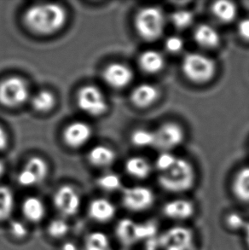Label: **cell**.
<instances>
[{"label":"cell","mask_w":249,"mask_h":250,"mask_svg":"<svg viewBox=\"0 0 249 250\" xmlns=\"http://www.w3.org/2000/svg\"><path fill=\"white\" fill-rule=\"evenodd\" d=\"M212 12L216 18L224 23L232 21L236 17V6L229 1H218L212 5Z\"/></svg>","instance_id":"cell-24"},{"label":"cell","mask_w":249,"mask_h":250,"mask_svg":"<svg viewBox=\"0 0 249 250\" xmlns=\"http://www.w3.org/2000/svg\"><path fill=\"white\" fill-rule=\"evenodd\" d=\"M131 140L133 146L139 148H147L152 146L155 147V132L147 129H138L132 132Z\"/></svg>","instance_id":"cell-28"},{"label":"cell","mask_w":249,"mask_h":250,"mask_svg":"<svg viewBox=\"0 0 249 250\" xmlns=\"http://www.w3.org/2000/svg\"><path fill=\"white\" fill-rule=\"evenodd\" d=\"M92 129L84 122H74L67 125L63 132L64 142L71 148L84 146L91 139Z\"/></svg>","instance_id":"cell-13"},{"label":"cell","mask_w":249,"mask_h":250,"mask_svg":"<svg viewBox=\"0 0 249 250\" xmlns=\"http://www.w3.org/2000/svg\"><path fill=\"white\" fill-rule=\"evenodd\" d=\"M194 40L195 43H197L200 46L207 49L217 47L220 43L219 32L208 24L199 25L195 28Z\"/></svg>","instance_id":"cell-19"},{"label":"cell","mask_w":249,"mask_h":250,"mask_svg":"<svg viewBox=\"0 0 249 250\" xmlns=\"http://www.w3.org/2000/svg\"><path fill=\"white\" fill-rule=\"evenodd\" d=\"M125 171L129 175L137 179H145L150 175L152 172L151 164L148 160L140 156H133L126 161Z\"/></svg>","instance_id":"cell-22"},{"label":"cell","mask_w":249,"mask_h":250,"mask_svg":"<svg viewBox=\"0 0 249 250\" xmlns=\"http://www.w3.org/2000/svg\"><path fill=\"white\" fill-rule=\"evenodd\" d=\"M159 246L162 250H195V235L187 227H171L159 237Z\"/></svg>","instance_id":"cell-6"},{"label":"cell","mask_w":249,"mask_h":250,"mask_svg":"<svg viewBox=\"0 0 249 250\" xmlns=\"http://www.w3.org/2000/svg\"><path fill=\"white\" fill-rule=\"evenodd\" d=\"M48 173V167L44 159L39 156L31 157L17 176L21 186L30 187L43 182Z\"/></svg>","instance_id":"cell-10"},{"label":"cell","mask_w":249,"mask_h":250,"mask_svg":"<svg viewBox=\"0 0 249 250\" xmlns=\"http://www.w3.org/2000/svg\"><path fill=\"white\" fill-rule=\"evenodd\" d=\"M177 156L170 151H162L155 161V167L159 172H165L175 163Z\"/></svg>","instance_id":"cell-32"},{"label":"cell","mask_w":249,"mask_h":250,"mask_svg":"<svg viewBox=\"0 0 249 250\" xmlns=\"http://www.w3.org/2000/svg\"><path fill=\"white\" fill-rule=\"evenodd\" d=\"M226 225L233 230H244L247 221L238 213H232L226 218Z\"/></svg>","instance_id":"cell-34"},{"label":"cell","mask_w":249,"mask_h":250,"mask_svg":"<svg viewBox=\"0 0 249 250\" xmlns=\"http://www.w3.org/2000/svg\"><path fill=\"white\" fill-rule=\"evenodd\" d=\"M159 97V91L155 85L141 84L132 91L131 100L138 108H145L153 104Z\"/></svg>","instance_id":"cell-17"},{"label":"cell","mask_w":249,"mask_h":250,"mask_svg":"<svg viewBox=\"0 0 249 250\" xmlns=\"http://www.w3.org/2000/svg\"><path fill=\"white\" fill-rule=\"evenodd\" d=\"M28 98V86L20 77L12 76L0 82V104L8 108H16L23 104Z\"/></svg>","instance_id":"cell-5"},{"label":"cell","mask_w":249,"mask_h":250,"mask_svg":"<svg viewBox=\"0 0 249 250\" xmlns=\"http://www.w3.org/2000/svg\"><path fill=\"white\" fill-rule=\"evenodd\" d=\"M21 213L31 223H39L45 216L46 209L44 203L39 197L28 196L21 204Z\"/></svg>","instance_id":"cell-18"},{"label":"cell","mask_w":249,"mask_h":250,"mask_svg":"<svg viewBox=\"0 0 249 250\" xmlns=\"http://www.w3.org/2000/svg\"><path fill=\"white\" fill-rule=\"evenodd\" d=\"M155 194L145 186H133L123 190L122 204L126 209L141 213L149 209L155 203Z\"/></svg>","instance_id":"cell-8"},{"label":"cell","mask_w":249,"mask_h":250,"mask_svg":"<svg viewBox=\"0 0 249 250\" xmlns=\"http://www.w3.org/2000/svg\"><path fill=\"white\" fill-rule=\"evenodd\" d=\"M98 185L100 186V188L106 191L113 192L121 189L122 185V179L116 173L108 172L98 179Z\"/></svg>","instance_id":"cell-29"},{"label":"cell","mask_w":249,"mask_h":250,"mask_svg":"<svg viewBox=\"0 0 249 250\" xmlns=\"http://www.w3.org/2000/svg\"><path fill=\"white\" fill-rule=\"evenodd\" d=\"M237 30L243 40L249 41V18H245L240 21Z\"/></svg>","instance_id":"cell-36"},{"label":"cell","mask_w":249,"mask_h":250,"mask_svg":"<svg viewBox=\"0 0 249 250\" xmlns=\"http://www.w3.org/2000/svg\"><path fill=\"white\" fill-rule=\"evenodd\" d=\"M165 47L170 53H179L184 47V41L179 36H171L166 40Z\"/></svg>","instance_id":"cell-35"},{"label":"cell","mask_w":249,"mask_h":250,"mask_svg":"<svg viewBox=\"0 0 249 250\" xmlns=\"http://www.w3.org/2000/svg\"><path fill=\"white\" fill-rule=\"evenodd\" d=\"M243 230L245 233V241H246L247 245L249 249V222H247L246 227Z\"/></svg>","instance_id":"cell-39"},{"label":"cell","mask_w":249,"mask_h":250,"mask_svg":"<svg viewBox=\"0 0 249 250\" xmlns=\"http://www.w3.org/2000/svg\"><path fill=\"white\" fill-rule=\"evenodd\" d=\"M56 104V98L51 91H41L34 95L32 98V105L35 110L39 112H48L54 108Z\"/></svg>","instance_id":"cell-27"},{"label":"cell","mask_w":249,"mask_h":250,"mask_svg":"<svg viewBox=\"0 0 249 250\" xmlns=\"http://www.w3.org/2000/svg\"><path fill=\"white\" fill-rule=\"evenodd\" d=\"M7 146H8V136L4 129L0 125V150L5 149Z\"/></svg>","instance_id":"cell-37"},{"label":"cell","mask_w":249,"mask_h":250,"mask_svg":"<svg viewBox=\"0 0 249 250\" xmlns=\"http://www.w3.org/2000/svg\"><path fill=\"white\" fill-rule=\"evenodd\" d=\"M67 22V12L57 3L31 6L24 15V23L29 30L41 35L54 34Z\"/></svg>","instance_id":"cell-1"},{"label":"cell","mask_w":249,"mask_h":250,"mask_svg":"<svg viewBox=\"0 0 249 250\" xmlns=\"http://www.w3.org/2000/svg\"><path fill=\"white\" fill-rule=\"evenodd\" d=\"M10 233L12 237L21 240L27 237L28 230L27 227L22 222L18 220H14L10 224Z\"/></svg>","instance_id":"cell-33"},{"label":"cell","mask_w":249,"mask_h":250,"mask_svg":"<svg viewBox=\"0 0 249 250\" xmlns=\"http://www.w3.org/2000/svg\"><path fill=\"white\" fill-rule=\"evenodd\" d=\"M182 71L190 82L196 84L207 83L215 75V62L204 55L189 53L183 59Z\"/></svg>","instance_id":"cell-4"},{"label":"cell","mask_w":249,"mask_h":250,"mask_svg":"<svg viewBox=\"0 0 249 250\" xmlns=\"http://www.w3.org/2000/svg\"><path fill=\"white\" fill-rule=\"evenodd\" d=\"M53 203L55 208L63 216L72 217L81 208V196L73 186L65 185L55 192Z\"/></svg>","instance_id":"cell-9"},{"label":"cell","mask_w":249,"mask_h":250,"mask_svg":"<svg viewBox=\"0 0 249 250\" xmlns=\"http://www.w3.org/2000/svg\"><path fill=\"white\" fill-rule=\"evenodd\" d=\"M155 147L162 151H170L183 142L184 131L174 123H166L155 132Z\"/></svg>","instance_id":"cell-11"},{"label":"cell","mask_w":249,"mask_h":250,"mask_svg":"<svg viewBox=\"0 0 249 250\" xmlns=\"http://www.w3.org/2000/svg\"><path fill=\"white\" fill-rule=\"evenodd\" d=\"M77 104L81 110L92 116H100L108 110L104 95L94 85H85L77 95Z\"/></svg>","instance_id":"cell-7"},{"label":"cell","mask_w":249,"mask_h":250,"mask_svg":"<svg viewBox=\"0 0 249 250\" xmlns=\"http://www.w3.org/2000/svg\"><path fill=\"white\" fill-rule=\"evenodd\" d=\"M4 170H5L4 164H3V162L0 161V178H1V177L3 176V173H4Z\"/></svg>","instance_id":"cell-40"},{"label":"cell","mask_w":249,"mask_h":250,"mask_svg":"<svg viewBox=\"0 0 249 250\" xmlns=\"http://www.w3.org/2000/svg\"><path fill=\"white\" fill-rule=\"evenodd\" d=\"M138 63L143 71L153 75L162 71L165 65V59L158 51L149 50L140 55Z\"/></svg>","instance_id":"cell-20"},{"label":"cell","mask_w":249,"mask_h":250,"mask_svg":"<svg viewBox=\"0 0 249 250\" xmlns=\"http://www.w3.org/2000/svg\"><path fill=\"white\" fill-rule=\"evenodd\" d=\"M162 212L170 220H186L194 215L195 206L188 200H172L166 203Z\"/></svg>","instance_id":"cell-15"},{"label":"cell","mask_w":249,"mask_h":250,"mask_svg":"<svg viewBox=\"0 0 249 250\" xmlns=\"http://www.w3.org/2000/svg\"><path fill=\"white\" fill-rule=\"evenodd\" d=\"M84 250H111L108 236L103 231H92L85 237Z\"/></svg>","instance_id":"cell-26"},{"label":"cell","mask_w":249,"mask_h":250,"mask_svg":"<svg viewBox=\"0 0 249 250\" xmlns=\"http://www.w3.org/2000/svg\"><path fill=\"white\" fill-rule=\"evenodd\" d=\"M233 193L243 203H249V167L240 170L232 185Z\"/></svg>","instance_id":"cell-23"},{"label":"cell","mask_w":249,"mask_h":250,"mask_svg":"<svg viewBox=\"0 0 249 250\" xmlns=\"http://www.w3.org/2000/svg\"><path fill=\"white\" fill-rule=\"evenodd\" d=\"M88 214L91 220L99 222L106 223L115 216L116 208L115 204L106 198H97L92 200L89 204Z\"/></svg>","instance_id":"cell-16"},{"label":"cell","mask_w":249,"mask_h":250,"mask_svg":"<svg viewBox=\"0 0 249 250\" xmlns=\"http://www.w3.org/2000/svg\"><path fill=\"white\" fill-rule=\"evenodd\" d=\"M165 23L164 14L157 7H145L135 17V29L143 40L148 42L157 41L162 36Z\"/></svg>","instance_id":"cell-3"},{"label":"cell","mask_w":249,"mask_h":250,"mask_svg":"<svg viewBox=\"0 0 249 250\" xmlns=\"http://www.w3.org/2000/svg\"><path fill=\"white\" fill-rule=\"evenodd\" d=\"M14 207L15 197L12 190L7 186H0V222L10 219Z\"/></svg>","instance_id":"cell-25"},{"label":"cell","mask_w":249,"mask_h":250,"mask_svg":"<svg viewBox=\"0 0 249 250\" xmlns=\"http://www.w3.org/2000/svg\"><path fill=\"white\" fill-rule=\"evenodd\" d=\"M62 250H79L77 245L72 242H66L62 244Z\"/></svg>","instance_id":"cell-38"},{"label":"cell","mask_w":249,"mask_h":250,"mask_svg":"<svg viewBox=\"0 0 249 250\" xmlns=\"http://www.w3.org/2000/svg\"><path fill=\"white\" fill-rule=\"evenodd\" d=\"M195 181V170L191 164L179 157L170 168L158 176L159 185L171 193L186 192L194 186Z\"/></svg>","instance_id":"cell-2"},{"label":"cell","mask_w":249,"mask_h":250,"mask_svg":"<svg viewBox=\"0 0 249 250\" xmlns=\"http://www.w3.org/2000/svg\"><path fill=\"white\" fill-rule=\"evenodd\" d=\"M115 234L121 244L124 246L130 247L138 242L145 240L143 224L136 223L131 219H122L119 221Z\"/></svg>","instance_id":"cell-12"},{"label":"cell","mask_w":249,"mask_h":250,"mask_svg":"<svg viewBox=\"0 0 249 250\" xmlns=\"http://www.w3.org/2000/svg\"><path fill=\"white\" fill-rule=\"evenodd\" d=\"M171 21L178 29H186L194 21V16L188 10H181L175 11L171 16Z\"/></svg>","instance_id":"cell-31"},{"label":"cell","mask_w":249,"mask_h":250,"mask_svg":"<svg viewBox=\"0 0 249 250\" xmlns=\"http://www.w3.org/2000/svg\"><path fill=\"white\" fill-rule=\"evenodd\" d=\"M103 75L106 84L115 89L126 87L128 84H131L133 79V73L131 68L119 62L107 66Z\"/></svg>","instance_id":"cell-14"},{"label":"cell","mask_w":249,"mask_h":250,"mask_svg":"<svg viewBox=\"0 0 249 250\" xmlns=\"http://www.w3.org/2000/svg\"><path fill=\"white\" fill-rule=\"evenodd\" d=\"M115 153L107 146H98L90 150L88 159L90 163L98 167H108L115 163Z\"/></svg>","instance_id":"cell-21"},{"label":"cell","mask_w":249,"mask_h":250,"mask_svg":"<svg viewBox=\"0 0 249 250\" xmlns=\"http://www.w3.org/2000/svg\"><path fill=\"white\" fill-rule=\"evenodd\" d=\"M69 230V226L67 221L62 219L51 220L47 227V233L55 239H60L65 237Z\"/></svg>","instance_id":"cell-30"}]
</instances>
